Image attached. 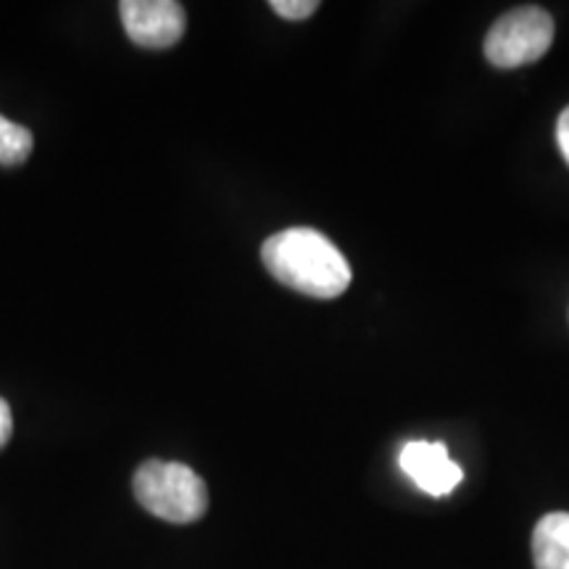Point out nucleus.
I'll return each instance as SVG.
<instances>
[{
    "mask_svg": "<svg viewBox=\"0 0 569 569\" xmlns=\"http://www.w3.org/2000/svg\"><path fill=\"white\" fill-rule=\"evenodd\" d=\"M261 261L284 288L322 301L343 296L351 284L346 256L330 238L311 227H290L267 238L261 246Z\"/></svg>",
    "mask_w": 569,
    "mask_h": 569,
    "instance_id": "1",
    "label": "nucleus"
},
{
    "mask_svg": "<svg viewBox=\"0 0 569 569\" xmlns=\"http://www.w3.org/2000/svg\"><path fill=\"white\" fill-rule=\"evenodd\" d=\"M138 503L163 522H196L209 509L206 482L188 465L180 461L151 459L138 467L132 480Z\"/></svg>",
    "mask_w": 569,
    "mask_h": 569,
    "instance_id": "2",
    "label": "nucleus"
},
{
    "mask_svg": "<svg viewBox=\"0 0 569 569\" xmlns=\"http://www.w3.org/2000/svg\"><path fill=\"white\" fill-rule=\"evenodd\" d=\"M553 42V19L538 6L503 13L486 38V59L498 69H517L543 59Z\"/></svg>",
    "mask_w": 569,
    "mask_h": 569,
    "instance_id": "3",
    "label": "nucleus"
},
{
    "mask_svg": "<svg viewBox=\"0 0 569 569\" xmlns=\"http://www.w3.org/2000/svg\"><path fill=\"white\" fill-rule=\"evenodd\" d=\"M119 17L127 38L151 51H167L177 46L188 24L182 3L177 0H124L119 3Z\"/></svg>",
    "mask_w": 569,
    "mask_h": 569,
    "instance_id": "4",
    "label": "nucleus"
},
{
    "mask_svg": "<svg viewBox=\"0 0 569 569\" xmlns=\"http://www.w3.org/2000/svg\"><path fill=\"white\" fill-rule=\"evenodd\" d=\"M398 465L409 475L411 482L432 498H443L465 480V472L457 461L448 457L446 443L430 440H409L398 453Z\"/></svg>",
    "mask_w": 569,
    "mask_h": 569,
    "instance_id": "5",
    "label": "nucleus"
},
{
    "mask_svg": "<svg viewBox=\"0 0 569 569\" xmlns=\"http://www.w3.org/2000/svg\"><path fill=\"white\" fill-rule=\"evenodd\" d=\"M536 569H569V511L540 517L532 530Z\"/></svg>",
    "mask_w": 569,
    "mask_h": 569,
    "instance_id": "6",
    "label": "nucleus"
},
{
    "mask_svg": "<svg viewBox=\"0 0 569 569\" xmlns=\"http://www.w3.org/2000/svg\"><path fill=\"white\" fill-rule=\"evenodd\" d=\"M32 132L0 117V167H19L32 153Z\"/></svg>",
    "mask_w": 569,
    "mask_h": 569,
    "instance_id": "7",
    "label": "nucleus"
},
{
    "mask_svg": "<svg viewBox=\"0 0 569 569\" xmlns=\"http://www.w3.org/2000/svg\"><path fill=\"white\" fill-rule=\"evenodd\" d=\"M272 11L277 17L282 19H290V21H301V19H309L311 13L319 9L317 0H272Z\"/></svg>",
    "mask_w": 569,
    "mask_h": 569,
    "instance_id": "8",
    "label": "nucleus"
},
{
    "mask_svg": "<svg viewBox=\"0 0 569 569\" xmlns=\"http://www.w3.org/2000/svg\"><path fill=\"white\" fill-rule=\"evenodd\" d=\"M13 432V417H11V407L6 398H0V448L11 440Z\"/></svg>",
    "mask_w": 569,
    "mask_h": 569,
    "instance_id": "9",
    "label": "nucleus"
},
{
    "mask_svg": "<svg viewBox=\"0 0 569 569\" xmlns=\"http://www.w3.org/2000/svg\"><path fill=\"white\" fill-rule=\"evenodd\" d=\"M557 142H559L561 156H565V161H567V167H569V106H567L565 111H561V117H559Z\"/></svg>",
    "mask_w": 569,
    "mask_h": 569,
    "instance_id": "10",
    "label": "nucleus"
}]
</instances>
